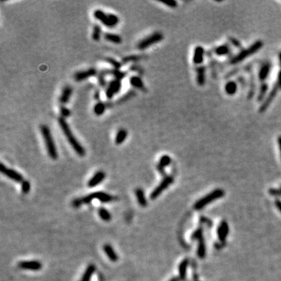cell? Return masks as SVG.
Listing matches in <instances>:
<instances>
[{"instance_id":"obj_1","label":"cell","mask_w":281,"mask_h":281,"mask_svg":"<svg viewBox=\"0 0 281 281\" xmlns=\"http://www.w3.org/2000/svg\"><path fill=\"white\" fill-rule=\"evenodd\" d=\"M58 122H59V127L62 129V131L64 133L65 137L67 138V141L69 142V144L71 145V147L73 148L76 153L80 156H85V149L83 146L81 145L77 139L76 138L74 135H73V132L71 130L70 128L68 125V123H67L65 118L63 117H59L58 119Z\"/></svg>"},{"instance_id":"obj_2","label":"cell","mask_w":281,"mask_h":281,"mask_svg":"<svg viewBox=\"0 0 281 281\" xmlns=\"http://www.w3.org/2000/svg\"><path fill=\"white\" fill-rule=\"evenodd\" d=\"M262 46L263 42L262 41H256V42H255L253 43L250 47L247 48V49H242L238 54H237L236 56H234L231 57V58L229 59L228 62H227V64L236 65L237 64V63H240L241 62H242L243 60L246 59L248 57H249L250 56H251V55L255 54V53H257Z\"/></svg>"},{"instance_id":"obj_3","label":"cell","mask_w":281,"mask_h":281,"mask_svg":"<svg viewBox=\"0 0 281 281\" xmlns=\"http://www.w3.org/2000/svg\"><path fill=\"white\" fill-rule=\"evenodd\" d=\"M41 133L43 137L44 142L45 143L46 146L47 152L49 154V157L52 159H58V152H57L56 147L55 145L54 140L53 138V135L51 133L50 129L47 125H42L41 126Z\"/></svg>"},{"instance_id":"obj_4","label":"cell","mask_w":281,"mask_h":281,"mask_svg":"<svg viewBox=\"0 0 281 281\" xmlns=\"http://www.w3.org/2000/svg\"><path fill=\"white\" fill-rule=\"evenodd\" d=\"M94 16L95 19L101 21L105 27H113L119 22V17L116 15L112 13H105L102 10H96L94 12Z\"/></svg>"},{"instance_id":"obj_5","label":"cell","mask_w":281,"mask_h":281,"mask_svg":"<svg viewBox=\"0 0 281 281\" xmlns=\"http://www.w3.org/2000/svg\"><path fill=\"white\" fill-rule=\"evenodd\" d=\"M224 195V191L222 189H216L213 191L210 192L208 194L205 195L202 198H201L200 200H198L196 202V203L194 204V208L196 210H200L202 208H204L206 205L209 204L210 202H213L216 199L222 198Z\"/></svg>"},{"instance_id":"obj_6","label":"cell","mask_w":281,"mask_h":281,"mask_svg":"<svg viewBox=\"0 0 281 281\" xmlns=\"http://www.w3.org/2000/svg\"><path fill=\"white\" fill-rule=\"evenodd\" d=\"M162 39H163V35L161 32L157 31V32L153 33L145 39H142L141 42H139V43L138 44V48L140 50H143V49L148 48L152 44L159 42L160 41H162Z\"/></svg>"},{"instance_id":"obj_7","label":"cell","mask_w":281,"mask_h":281,"mask_svg":"<svg viewBox=\"0 0 281 281\" xmlns=\"http://www.w3.org/2000/svg\"><path fill=\"white\" fill-rule=\"evenodd\" d=\"M173 182V177L172 176H166L163 178V180L161 181L158 186L156 187L152 192L150 194V198L152 200H155L156 198H158L160 194L163 192L164 191L166 190L168 187L170 186V184Z\"/></svg>"},{"instance_id":"obj_8","label":"cell","mask_w":281,"mask_h":281,"mask_svg":"<svg viewBox=\"0 0 281 281\" xmlns=\"http://www.w3.org/2000/svg\"><path fill=\"white\" fill-rule=\"evenodd\" d=\"M0 171H1L2 173H3L6 176L10 178L11 180H14V181L17 183H22L24 180V178H23V176L20 173L16 172V170H14L6 167L3 163H1V165H0Z\"/></svg>"},{"instance_id":"obj_9","label":"cell","mask_w":281,"mask_h":281,"mask_svg":"<svg viewBox=\"0 0 281 281\" xmlns=\"http://www.w3.org/2000/svg\"><path fill=\"white\" fill-rule=\"evenodd\" d=\"M243 70L247 72V73H250V82H249V91L248 93V99H252L255 92V79L254 75L252 73V64H248L246 65L245 67H243Z\"/></svg>"},{"instance_id":"obj_10","label":"cell","mask_w":281,"mask_h":281,"mask_svg":"<svg viewBox=\"0 0 281 281\" xmlns=\"http://www.w3.org/2000/svg\"><path fill=\"white\" fill-rule=\"evenodd\" d=\"M193 238L198 240V255L199 258L203 259L205 255V245L203 235H202V230L198 229L192 235Z\"/></svg>"},{"instance_id":"obj_11","label":"cell","mask_w":281,"mask_h":281,"mask_svg":"<svg viewBox=\"0 0 281 281\" xmlns=\"http://www.w3.org/2000/svg\"><path fill=\"white\" fill-rule=\"evenodd\" d=\"M279 87H278L277 84H276V85L273 86V88H272L271 91L269 92V95H268L266 97V99L263 101L262 104V105L260 106V108H259V112H260V113H264V112L269 108L270 104L273 102V99H275V97L277 96V92L279 91Z\"/></svg>"},{"instance_id":"obj_12","label":"cell","mask_w":281,"mask_h":281,"mask_svg":"<svg viewBox=\"0 0 281 281\" xmlns=\"http://www.w3.org/2000/svg\"><path fill=\"white\" fill-rule=\"evenodd\" d=\"M121 87V81H119V80L115 79L113 81H110V83L109 84L107 89L105 91L106 97L109 99H111L116 94H117L120 91Z\"/></svg>"},{"instance_id":"obj_13","label":"cell","mask_w":281,"mask_h":281,"mask_svg":"<svg viewBox=\"0 0 281 281\" xmlns=\"http://www.w3.org/2000/svg\"><path fill=\"white\" fill-rule=\"evenodd\" d=\"M18 267L21 269L30 270V271H39L42 268V265L39 261L31 260V261H22L19 262Z\"/></svg>"},{"instance_id":"obj_14","label":"cell","mask_w":281,"mask_h":281,"mask_svg":"<svg viewBox=\"0 0 281 281\" xmlns=\"http://www.w3.org/2000/svg\"><path fill=\"white\" fill-rule=\"evenodd\" d=\"M272 65L269 62H263L262 63L261 67L259 71V80L262 83L265 82V80L269 77L270 70H271Z\"/></svg>"},{"instance_id":"obj_15","label":"cell","mask_w":281,"mask_h":281,"mask_svg":"<svg viewBox=\"0 0 281 281\" xmlns=\"http://www.w3.org/2000/svg\"><path fill=\"white\" fill-rule=\"evenodd\" d=\"M96 73H97V71L95 69H93V68L88 69L87 70L79 71V72H77L74 74V79L77 81H84V80L87 79L89 77H94V76L96 75Z\"/></svg>"},{"instance_id":"obj_16","label":"cell","mask_w":281,"mask_h":281,"mask_svg":"<svg viewBox=\"0 0 281 281\" xmlns=\"http://www.w3.org/2000/svg\"><path fill=\"white\" fill-rule=\"evenodd\" d=\"M105 177V173L103 171H98L93 175V176L89 180L87 183V186L90 188L97 186L99 184H101Z\"/></svg>"},{"instance_id":"obj_17","label":"cell","mask_w":281,"mask_h":281,"mask_svg":"<svg viewBox=\"0 0 281 281\" xmlns=\"http://www.w3.org/2000/svg\"><path fill=\"white\" fill-rule=\"evenodd\" d=\"M229 234V227L227 222L226 221H222L218 227L217 230V234H218L219 239L221 242H224L227 239V235Z\"/></svg>"},{"instance_id":"obj_18","label":"cell","mask_w":281,"mask_h":281,"mask_svg":"<svg viewBox=\"0 0 281 281\" xmlns=\"http://www.w3.org/2000/svg\"><path fill=\"white\" fill-rule=\"evenodd\" d=\"M205 50L202 46H197L194 50V56H193V62L195 65L201 66L203 60H204Z\"/></svg>"},{"instance_id":"obj_19","label":"cell","mask_w":281,"mask_h":281,"mask_svg":"<svg viewBox=\"0 0 281 281\" xmlns=\"http://www.w3.org/2000/svg\"><path fill=\"white\" fill-rule=\"evenodd\" d=\"M196 71V80L197 83L199 86H203L205 83V73H206V69L205 66H198L195 69Z\"/></svg>"},{"instance_id":"obj_20","label":"cell","mask_w":281,"mask_h":281,"mask_svg":"<svg viewBox=\"0 0 281 281\" xmlns=\"http://www.w3.org/2000/svg\"><path fill=\"white\" fill-rule=\"evenodd\" d=\"M212 52L218 56H227V55L231 54V49L229 46V44H224L219 46H217L212 49Z\"/></svg>"},{"instance_id":"obj_21","label":"cell","mask_w":281,"mask_h":281,"mask_svg":"<svg viewBox=\"0 0 281 281\" xmlns=\"http://www.w3.org/2000/svg\"><path fill=\"white\" fill-rule=\"evenodd\" d=\"M103 251L105 253V255H107V257L109 259V260H111L112 262H116L118 260V255L114 251L113 248L109 244H105L103 246Z\"/></svg>"},{"instance_id":"obj_22","label":"cell","mask_w":281,"mask_h":281,"mask_svg":"<svg viewBox=\"0 0 281 281\" xmlns=\"http://www.w3.org/2000/svg\"><path fill=\"white\" fill-rule=\"evenodd\" d=\"M72 93H73V89L72 87H70V86H67V87H65L63 88V91H62V94L60 95V98H59V102H60V103L62 104H66L68 102H69L70 99L71 95H72Z\"/></svg>"},{"instance_id":"obj_23","label":"cell","mask_w":281,"mask_h":281,"mask_svg":"<svg viewBox=\"0 0 281 281\" xmlns=\"http://www.w3.org/2000/svg\"><path fill=\"white\" fill-rule=\"evenodd\" d=\"M93 194L95 198L98 199L101 202H103V203H108V202H113L114 199L113 197L109 195L107 193L102 192V191H97V192H94Z\"/></svg>"},{"instance_id":"obj_24","label":"cell","mask_w":281,"mask_h":281,"mask_svg":"<svg viewBox=\"0 0 281 281\" xmlns=\"http://www.w3.org/2000/svg\"><path fill=\"white\" fill-rule=\"evenodd\" d=\"M135 196L137 198V200H138V204L141 205L142 207H146L147 206V204H148V202H147V199L145 198V192H144V191L142 190V188H137L135 190Z\"/></svg>"},{"instance_id":"obj_25","label":"cell","mask_w":281,"mask_h":281,"mask_svg":"<svg viewBox=\"0 0 281 281\" xmlns=\"http://www.w3.org/2000/svg\"><path fill=\"white\" fill-rule=\"evenodd\" d=\"M95 269L96 267L94 264H90L87 265V267L85 269V273H84L83 276L81 277V281H90L92 277V275L95 272Z\"/></svg>"},{"instance_id":"obj_26","label":"cell","mask_w":281,"mask_h":281,"mask_svg":"<svg viewBox=\"0 0 281 281\" xmlns=\"http://www.w3.org/2000/svg\"><path fill=\"white\" fill-rule=\"evenodd\" d=\"M237 91V84L234 81H229L225 85V91L228 95H234Z\"/></svg>"},{"instance_id":"obj_27","label":"cell","mask_w":281,"mask_h":281,"mask_svg":"<svg viewBox=\"0 0 281 281\" xmlns=\"http://www.w3.org/2000/svg\"><path fill=\"white\" fill-rule=\"evenodd\" d=\"M128 137V131L127 130L123 129V128H120L118 130L116 135L115 138V143L116 145H121L124 141L126 140Z\"/></svg>"},{"instance_id":"obj_28","label":"cell","mask_w":281,"mask_h":281,"mask_svg":"<svg viewBox=\"0 0 281 281\" xmlns=\"http://www.w3.org/2000/svg\"><path fill=\"white\" fill-rule=\"evenodd\" d=\"M130 83L133 87H136V88L141 89V90L145 89V85H144L143 81H142V78L138 76H133V77H130Z\"/></svg>"},{"instance_id":"obj_29","label":"cell","mask_w":281,"mask_h":281,"mask_svg":"<svg viewBox=\"0 0 281 281\" xmlns=\"http://www.w3.org/2000/svg\"><path fill=\"white\" fill-rule=\"evenodd\" d=\"M268 88H269V86H268V85H267L265 82H263V83L261 84L260 87H259V95L257 96V100H258L259 102H261L264 101L265 95H266L267 91H268Z\"/></svg>"},{"instance_id":"obj_30","label":"cell","mask_w":281,"mask_h":281,"mask_svg":"<svg viewBox=\"0 0 281 281\" xmlns=\"http://www.w3.org/2000/svg\"><path fill=\"white\" fill-rule=\"evenodd\" d=\"M188 265V259H184L179 265V277L181 280H184L186 277L187 269Z\"/></svg>"},{"instance_id":"obj_31","label":"cell","mask_w":281,"mask_h":281,"mask_svg":"<svg viewBox=\"0 0 281 281\" xmlns=\"http://www.w3.org/2000/svg\"><path fill=\"white\" fill-rule=\"evenodd\" d=\"M98 213H99V217L102 219L105 222H109V221L111 220L112 216L111 214L109 213V211L105 208H99V211H98Z\"/></svg>"},{"instance_id":"obj_32","label":"cell","mask_w":281,"mask_h":281,"mask_svg":"<svg viewBox=\"0 0 281 281\" xmlns=\"http://www.w3.org/2000/svg\"><path fill=\"white\" fill-rule=\"evenodd\" d=\"M104 38L105 40L109 41L110 42L115 43V44H120L122 42L121 37L117 35H114V34L106 33L104 35Z\"/></svg>"},{"instance_id":"obj_33","label":"cell","mask_w":281,"mask_h":281,"mask_svg":"<svg viewBox=\"0 0 281 281\" xmlns=\"http://www.w3.org/2000/svg\"><path fill=\"white\" fill-rule=\"evenodd\" d=\"M105 110V105L103 102H99L94 106V113L97 116H101L104 113Z\"/></svg>"},{"instance_id":"obj_34","label":"cell","mask_w":281,"mask_h":281,"mask_svg":"<svg viewBox=\"0 0 281 281\" xmlns=\"http://www.w3.org/2000/svg\"><path fill=\"white\" fill-rule=\"evenodd\" d=\"M101 35H102V29L100 27V26L99 25H95V27H93V32H92V39L94 41H98L100 40V38H101Z\"/></svg>"},{"instance_id":"obj_35","label":"cell","mask_w":281,"mask_h":281,"mask_svg":"<svg viewBox=\"0 0 281 281\" xmlns=\"http://www.w3.org/2000/svg\"><path fill=\"white\" fill-rule=\"evenodd\" d=\"M170 162H171V159H170V156L165 155V156H162V157L160 158L158 165L165 169V167H166V166H168L170 165Z\"/></svg>"},{"instance_id":"obj_36","label":"cell","mask_w":281,"mask_h":281,"mask_svg":"<svg viewBox=\"0 0 281 281\" xmlns=\"http://www.w3.org/2000/svg\"><path fill=\"white\" fill-rule=\"evenodd\" d=\"M228 41H229V42L231 43V44L234 45L235 48L241 49V50H242L243 49L242 45H241V43L240 42V41L237 40V39H235V38H234V37H229Z\"/></svg>"},{"instance_id":"obj_37","label":"cell","mask_w":281,"mask_h":281,"mask_svg":"<svg viewBox=\"0 0 281 281\" xmlns=\"http://www.w3.org/2000/svg\"><path fill=\"white\" fill-rule=\"evenodd\" d=\"M30 182H29L28 180H24V181L21 183V191H22V192L24 194H26L30 191Z\"/></svg>"},{"instance_id":"obj_38","label":"cell","mask_w":281,"mask_h":281,"mask_svg":"<svg viewBox=\"0 0 281 281\" xmlns=\"http://www.w3.org/2000/svg\"><path fill=\"white\" fill-rule=\"evenodd\" d=\"M105 60L107 61V62L109 63V64L112 65V66H113V67L115 70H119V68L121 67V63H119V62L116 60V59H113V58L108 57V58H106V59H105Z\"/></svg>"},{"instance_id":"obj_39","label":"cell","mask_w":281,"mask_h":281,"mask_svg":"<svg viewBox=\"0 0 281 281\" xmlns=\"http://www.w3.org/2000/svg\"><path fill=\"white\" fill-rule=\"evenodd\" d=\"M112 73H113V74L114 75V77H115L116 79L119 80V81H121V80L123 79V77L126 76V73H124V72H122V71H120L119 70H115V69H114L112 71Z\"/></svg>"},{"instance_id":"obj_40","label":"cell","mask_w":281,"mask_h":281,"mask_svg":"<svg viewBox=\"0 0 281 281\" xmlns=\"http://www.w3.org/2000/svg\"><path fill=\"white\" fill-rule=\"evenodd\" d=\"M237 83L241 85V87H242L243 89H245V87H246L247 81H246V79H245V77H243V76H241V75H240V76H237Z\"/></svg>"},{"instance_id":"obj_41","label":"cell","mask_w":281,"mask_h":281,"mask_svg":"<svg viewBox=\"0 0 281 281\" xmlns=\"http://www.w3.org/2000/svg\"><path fill=\"white\" fill-rule=\"evenodd\" d=\"M60 113L62 115V117H68V116H70V110L69 109H67V108L62 106L60 108Z\"/></svg>"},{"instance_id":"obj_42","label":"cell","mask_w":281,"mask_h":281,"mask_svg":"<svg viewBox=\"0 0 281 281\" xmlns=\"http://www.w3.org/2000/svg\"><path fill=\"white\" fill-rule=\"evenodd\" d=\"M141 59V56H127L125 58H123V61L124 63H128L130 61H134V60H138V59Z\"/></svg>"},{"instance_id":"obj_43","label":"cell","mask_w":281,"mask_h":281,"mask_svg":"<svg viewBox=\"0 0 281 281\" xmlns=\"http://www.w3.org/2000/svg\"><path fill=\"white\" fill-rule=\"evenodd\" d=\"M160 2V1H159ZM162 2V4L166 5L170 8H176V6H177V2L176 1H174V0H170V1H168V2Z\"/></svg>"},{"instance_id":"obj_44","label":"cell","mask_w":281,"mask_h":281,"mask_svg":"<svg viewBox=\"0 0 281 281\" xmlns=\"http://www.w3.org/2000/svg\"><path fill=\"white\" fill-rule=\"evenodd\" d=\"M239 71H240V68H234V69L233 70L228 72V73L226 74V76H225L224 77H225V78H230V77H233V76H234V75L237 74V73H238Z\"/></svg>"},{"instance_id":"obj_45","label":"cell","mask_w":281,"mask_h":281,"mask_svg":"<svg viewBox=\"0 0 281 281\" xmlns=\"http://www.w3.org/2000/svg\"><path fill=\"white\" fill-rule=\"evenodd\" d=\"M277 86L279 87L280 89H281V69L278 73V76H277Z\"/></svg>"},{"instance_id":"obj_46","label":"cell","mask_w":281,"mask_h":281,"mask_svg":"<svg viewBox=\"0 0 281 281\" xmlns=\"http://www.w3.org/2000/svg\"><path fill=\"white\" fill-rule=\"evenodd\" d=\"M269 192L271 194H273V195H281V189L280 191L271 189V190H269Z\"/></svg>"},{"instance_id":"obj_47","label":"cell","mask_w":281,"mask_h":281,"mask_svg":"<svg viewBox=\"0 0 281 281\" xmlns=\"http://www.w3.org/2000/svg\"><path fill=\"white\" fill-rule=\"evenodd\" d=\"M99 84H100L101 85H102V86H104L105 84V79H104V75L103 74L100 75L99 77Z\"/></svg>"},{"instance_id":"obj_48","label":"cell","mask_w":281,"mask_h":281,"mask_svg":"<svg viewBox=\"0 0 281 281\" xmlns=\"http://www.w3.org/2000/svg\"><path fill=\"white\" fill-rule=\"evenodd\" d=\"M276 206L277 207V208L279 209L280 211L281 212V202L280 201H276Z\"/></svg>"},{"instance_id":"obj_49","label":"cell","mask_w":281,"mask_h":281,"mask_svg":"<svg viewBox=\"0 0 281 281\" xmlns=\"http://www.w3.org/2000/svg\"><path fill=\"white\" fill-rule=\"evenodd\" d=\"M98 280H99V281H105V279H104L103 276H102V273H99V274H98Z\"/></svg>"},{"instance_id":"obj_50","label":"cell","mask_w":281,"mask_h":281,"mask_svg":"<svg viewBox=\"0 0 281 281\" xmlns=\"http://www.w3.org/2000/svg\"><path fill=\"white\" fill-rule=\"evenodd\" d=\"M277 142H278V146H279L280 152V154H281V136H279V137H278Z\"/></svg>"},{"instance_id":"obj_51","label":"cell","mask_w":281,"mask_h":281,"mask_svg":"<svg viewBox=\"0 0 281 281\" xmlns=\"http://www.w3.org/2000/svg\"><path fill=\"white\" fill-rule=\"evenodd\" d=\"M169 281H180V277H173L172 279H170Z\"/></svg>"},{"instance_id":"obj_52","label":"cell","mask_w":281,"mask_h":281,"mask_svg":"<svg viewBox=\"0 0 281 281\" xmlns=\"http://www.w3.org/2000/svg\"><path fill=\"white\" fill-rule=\"evenodd\" d=\"M279 62H280V67H281V52L279 54Z\"/></svg>"}]
</instances>
